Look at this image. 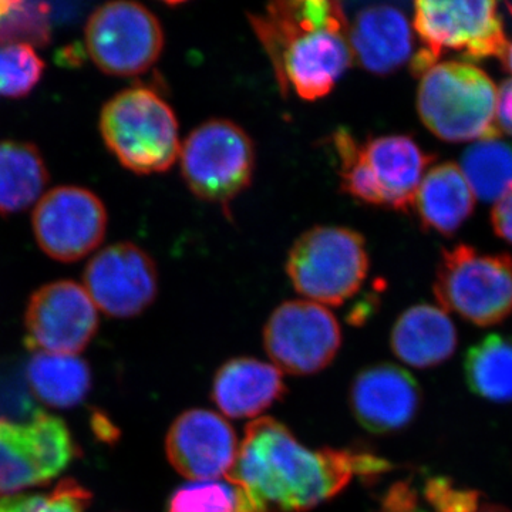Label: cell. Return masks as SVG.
Masks as SVG:
<instances>
[{
    "mask_svg": "<svg viewBox=\"0 0 512 512\" xmlns=\"http://www.w3.org/2000/svg\"><path fill=\"white\" fill-rule=\"evenodd\" d=\"M47 6L43 3L15 2L0 25L3 45H29L45 43L49 37Z\"/></svg>",
    "mask_w": 512,
    "mask_h": 512,
    "instance_id": "obj_29",
    "label": "cell"
},
{
    "mask_svg": "<svg viewBox=\"0 0 512 512\" xmlns=\"http://www.w3.org/2000/svg\"><path fill=\"white\" fill-rule=\"evenodd\" d=\"M433 291L444 312L497 325L512 313V256L480 254L466 244L444 249Z\"/></svg>",
    "mask_w": 512,
    "mask_h": 512,
    "instance_id": "obj_8",
    "label": "cell"
},
{
    "mask_svg": "<svg viewBox=\"0 0 512 512\" xmlns=\"http://www.w3.org/2000/svg\"><path fill=\"white\" fill-rule=\"evenodd\" d=\"M474 512H511V511L507 510V508L503 507V505L481 503L480 505H478L477 510Z\"/></svg>",
    "mask_w": 512,
    "mask_h": 512,
    "instance_id": "obj_33",
    "label": "cell"
},
{
    "mask_svg": "<svg viewBox=\"0 0 512 512\" xmlns=\"http://www.w3.org/2000/svg\"><path fill=\"white\" fill-rule=\"evenodd\" d=\"M356 474V454L312 451L271 417L249 423L227 480L266 508L308 512L339 494Z\"/></svg>",
    "mask_w": 512,
    "mask_h": 512,
    "instance_id": "obj_1",
    "label": "cell"
},
{
    "mask_svg": "<svg viewBox=\"0 0 512 512\" xmlns=\"http://www.w3.org/2000/svg\"><path fill=\"white\" fill-rule=\"evenodd\" d=\"M238 487L220 481H194L178 488L167 512H237Z\"/></svg>",
    "mask_w": 512,
    "mask_h": 512,
    "instance_id": "obj_28",
    "label": "cell"
},
{
    "mask_svg": "<svg viewBox=\"0 0 512 512\" xmlns=\"http://www.w3.org/2000/svg\"><path fill=\"white\" fill-rule=\"evenodd\" d=\"M45 63L29 45H0V97L28 96L42 79Z\"/></svg>",
    "mask_w": 512,
    "mask_h": 512,
    "instance_id": "obj_26",
    "label": "cell"
},
{
    "mask_svg": "<svg viewBox=\"0 0 512 512\" xmlns=\"http://www.w3.org/2000/svg\"><path fill=\"white\" fill-rule=\"evenodd\" d=\"M497 87L484 70L467 62L437 63L421 76L417 110L434 136L450 143L495 140Z\"/></svg>",
    "mask_w": 512,
    "mask_h": 512,
    "instance_id": "obj_4",
    "label": "cell"
},
{
    "mask_svg": "<svg viewBox=\"0 0 512 512\" xmlns=\"http://www.w3.org/2000/svg\"><path fill=\"white\" fill-rule=\"evenodd\" d=\"M491 222L495 234L512 244V190L495 204Z\"/></svg>",
    "mask_w": 512,
    "mask_h": 512,
    "instance_id": "obj_31",
    "label": "cell"
},
{
    "mask_svg": "<svg viewBox=\"0 0 512 512\" xmlns=\"http://www.w3.org/2000/svg\"><path fill=\"white\" fill-rule=\"evenodd\" d=\"M426 500L434 512H474L481 504L477 491L456 488L444 478H434L426 485Z\"/></svg>",
    "mask_w": 512,
    "mask_h": 512,
    "instance_id": "obj_30",
    "label": "cell"
},
{
    "mask_svg": "<svg viewBox=\"0 0 512 512\" xmlns=\"http://www.w3.org/2000/svg\"><path fill=\"white\" fill-rule=\"evenodd\" d=\"M16 0H0V25H2L3 20L6 19V16L9 15L10 10L15 6Z\"/></svg>",
    "mask_w": 512,
    "mask_h": 512,
    "instance_id": "obj_34",
    "label": "cell"
},
{
    "mask_svg": "<svg viewBox=\"0 0 512 512\" xmlns=\"http://www.w3.org/2000/svg\"><path fill=\"white\" fill-rule=\"evenodd\" d=\"M181 174L192 194L229 204L251 184L255 147L238 124L215 119L191 131L181 144Z\"/></svg>",
    "mask_w": 512,
    "mask_h": 512,
    "instance_id": "obj_9",
    "label": "cell"
},
{
    "mask_svg": "<svg viewBox=\"0 0 512 512\" xmlns=\"http://www.w3.org/2000/svg\"><path fill=\"white\" fill-rule=\"evenodd\" d=\"M104 143L127 170L165 173L180 157L174 110L153 90L131 87L107 101L100 114Z\"/></svg>",
    "mask_w": 512,
    "mask_h": 512,
    "instance_id": "obj_5",
    "label": "cell"
},
{
    "mask_svg": "<svg viewBox=\"0 0 512 512\" xmlns=\"http://www.w3.org/2000/svg\"><path fill=\"white\" fill-rule=\"evenodd\" d=\"M460 168L481 201L501 200L512 190V148L498 138L468 147L461 156Z\"/></svg>",
    "mask_w": 512,
    "mask_h": 512,
    "instance_id": "obj_25",
    "label": "cell"
},
{
    "mask_svg": "<svg viewBox=\"0 0 512 512\" xmlns=\"http://www.w3.org/2000/svg\"><path fill=\"white\" fill-rule=\"evenodd\" d=\"M369 264L366 241L359 232L315 227L296 239L286 272L293 288L308 301L340 306L362 288Z\"/></svg>",
    "mask_w": 512,
    "mask_h": 512,
    "instance_id": "obj_7",
    "label": "cell"
},
{
    "mask_svg": "<svg viewBox=\"0 0 512 512\" xmlns=\"http://www.w3.org/2000/svg\"><path fill=\"white\" fill-rule=\"evenodd\" d=\"M84 40L90 59L111 76L146 73L160 59L164 30L146 6L136 2H110L94 10L87 20Z\"/></svg>",
    "mask_w": 512,
    "mask_h": 512,
    "instance_id": "obj_10",
    "label": "cell"
},
{
    "mask_svg": "<svg viewBox=\"0 0 512 512\" xmlns=\"http://www.w3.org/2000/svg\"><path fill=\"white\" fill-rule=\"evenodd\" d=\"M342 345L338 319L311 301L282 303L269 316L264 346L275 367L293 376L315 375L328 367Z\"/></svg>",
    "mask_w": 512,
    "mask_h": 512,
    "instance_id": "obj_12",
    "label": "cell"
},
{
    "mask_svg": "<svg viewBox=\"0 0 512 512\" xmlns=\"http://www.w3.org/2000/svg\"><path fill=\"white\" fill-rule=\"evenodd\" d=\"M474 204L473 191L456 163L431 168L414 200L423 228L443 235L456 234L473 214Z\"/></svg>",
    "mask_w": 512,
    "mask_h": 512,
    "instance_id": "obj_21",
    "label": "cell"
},
{
    "mask_svg": "<svg viewBox=\"0 0 512 512\" xmlns=\"http://www.w3.org/2000/svg\"><path fill=\"white\" fill-rule=\"evenodd\" d=\"M237 434L220 414L188 410L175 419L165 439L171 466L194 481L228 477L238 457Z\"/></svg>",
    "mask_w": 512,
    "mask_h": 512,
    "instance_id": "obj_16",
    "label": "cell"
},
{
    "mask_svg": "<svg viewBox=\"0 0 512 512\" xmlns=\"http://www.w3.org/2000/svg\"><path fill=\"white\" fill-rule=\"evenodd\" d=\"M90 501V491L69 478L50 493L0 498V512H86Z\"/></svg>",
    "mask_w": 512,
    "mask_h": 512,
    "instance_id": "obj_27",
    "label": "cell"
},
{
    "mask_svg": "<svg viewBox=\"0 0 512 512\" xmlns=\"http://www.w3.org/2000/svg\"><path fill=\"white\" fill-rule=\"evenodd\" d=\"M74 456L72 434L59 417L37 412L26 423L0 420V498L49 483Z\"/></svg>",
    "mask_w": 512,
    "mask_h": 512,
    "instance_id": "obj_11",
    "label": "cell"
},
{
    "mask_svg": "<svg viewBox=\"0 0 512 512\" xmlns=\"http://www.w3.org/2000/svg\"><path fill=\"white\" fill-rule=\"evenodd\" d=\"M413 22L414 30L423 43L410 63L414 76L421 77L436 66L447 50L460 53L468 63L490 57L503 60L510 46L498 3L491 0H419L414 3Z\"/></svg>",
    "mask_w": 512,
    "mask_h": 512,
    "instance_id": "obj_6",
    "label": "cell"
},
{
    "mask_svg": "<svg viewBox=\"0 0 512 512\" xmlns=\"http://www.w3.org/2000/svg\"><path fill=\"white\" fill-rule=\"evenodd\" d=\"M497 124L500 131L512 136V79L504 82L498 92Z\"/></svg>",
    "mask_w": 512,
    "mask_h": 512,
    "instance_id": "obj_32",
    "label": "cell"
},
{
    "mask_svg": "<svg viewBox=\"0 0 512 512\" xmlns=\"http://www.w3.org/2000/svg\"><path fill=\"white\" fill-rule=\"evenodd\" d=\"M390 345L406 365L419 369L441 365L457 348L456 326L437 306H413L394 323Z\"/></svg>",
    "mask_w": 512,
    "mask_h": 512,
    "instance_id": "obj_20",
    "label": "cell"
},
{
    "mask_svg": "<svg viewBox=\"0 0 512 512\" xmlns=\"http://www.w3.org/2000/svg\"><path fill=\"white\" fill-rule=\"evenodd\" d=\"M26 375L37 399L57 409L77 406L92 389L90 367L77 356L35 353Z\"/></svg>",
    "mask_w": 512,
    "mask_h": 512,
    "instance_id": "obj_23",
    "label": "cell"
},
{
    "mask_svg": "<svg viewBox=\"0 0 512 512\" xmlns=\"http://www.w3.org/2000/svg\"><path fill=\"white\" fill-rule=\"evenodd\" d=\"M503 62L505 69L512 74V45L508 46L507 53H505Z\"/></svg>",
    "mask_w": 512,
    "mask_h": 512,
    "instance_id": "obj_35",
    "label": "cell"
},
{
    "mask_svg": "<svg viewBox=\"0 0 512 512\" xmlns=\"http://www.w3.org/2000/svg\"><path fill=\"white\" fill-rule=\"evenodd\" d=\"M286 392L281 370L251 357L229 360L212 383V400L231 419L258 416Z\"/></svg>",
    "mask_w": 512,
    "mask_h": 512,
    "instance_id": "obj_19",
    "label": "cell"
},
{
    "mask_svg": "<svg viewBox=\"0 0 512 512\" xmlns=\"http://www.w3.org/2000/svg\"><path fill=\"white\" fill-rule=\"evenodd\" d=\"M353 60L379 76L399 70L413 52V32L402 10L379 5L363 9L349 23Z\"/></svg>",
    "mask_w": 512,
    "mask_h": 512,
    "instance_id": "obj_18",
    "label": "cell"
},
{
    "mask_svg": "<svg viewBox=\"0 0 512 512\" xmlns=\"http://www.w3.org/2000/svg\"><path fill=\"white\" fill-rule=\"evenodd\" d=\"M507 8L510 9V12L512 13V3H507Z\"/></svg>",
    "mask_w": 512,
    "mask_h": 512,
    "instance_id": "obj_36",
    "label": "cell"
},
{
    "mask_svg": "<svg viewBox=\"0 0 512 512\" xmlns=\"http://www.w3.org/2000/svg\"><path fill=\"white\" fill-rule=\"evenodd\" d=\"M251 25L282 89L303 100L328 96L352 66L349 22L338 2L272 3L264 15L251 16Z\"/></svg>",
    "mask_w": 512,
    "mask_h": 512,
    "instance_id": "obj_2",
    "label": "cell"
},
{
    "mask_svg": "<svg viewBox=\"0 0 512 512\" xmlns=\"http://www.w3.org/2000/svg\"><path fill=\"white\" fill-rule=\"evenodd\" d=\"M83 288L96 308L107 316L134 318L156 301L157 266L137 245H110L90 259L84 269Z\"/></svg>",
    "mask_w": 512,
    "mask_h": 512,
    "instance_id": "obj_15",
    "label": "cell"
},
{
    "mask_svg": "<svg viewBox=\"0 0 512 512\" xmlns=\"http://www.w3.org/2000/svg\"><path fill=\"white\" fill-rule=\"evenodd\" d=\"M468 389L495 403L512 402V338L490 335L468 350L464 360Z\"/></svg>",
    "mask_w": 512,
    "mask_h": 512,
    "instance_id": "obj_24",
    "label": "cell"
},
{
    "mask_svg": "<svg viewBox=\"0 0 512 512\" xmlns=\"http://www.w3.org/2000/svg\"><path fill=\"white\" fill-rule=\"evenodd\" d=\"M25 326L26 345L33 352L77 356L96 335L99 313L83 285L53 282L33 293Z\"/></svg>",
    "mask_w": 512,
    "mask_h": 512,
    "instance_id": "obj_14",
    "label": "cell"
},
{
    "mask_svg": "<svg viewBox=\"0 0 512 512\" xmlns=\"http://www.w3.org/2000/svg\"><path fill=\"white\" fill-rule=\"evenodd\" d=\"M419 383L403 367L382 363L366 367L350 389L357 423L372 434H392L409 426L420 409Z\"/></svg>",
    "mask_w": 512,
    "mask_h": 512,
    "instance_id": "obj_17",
    "label": "cell"
},
{
    "mask_svg": "<svg viewBox=\"0 0 512 512\" xmlns=\"http://www.w3.org/2000/svg\"><path fill=\"white\" fill-rule=\"evenodd\" d=\"M37 244L50 258L76 262L100 247L107 231V211L94 192L64 187L47 191L33 211Z\"/></svg>",
    "mask_w": 512,
    "mask_h": 512,
    "instance_id": "obj_13",
    "label": "cell"
},
{
    "mask_svg": "<svg viewBox=\"0 0 512 512\" xmlns=\"http://www.w3.org/2000/svg\"><path fill=\"white\" fill-rule=\"evenodd\" d=\"M340 160V183L346 194L375 207L407 212L434 157L407 136L370 138L356 143L340 128L333 136Z\"/></svg>",
    "mask_w": 512,
    "mask_h": 512,
    "instance_id": "obj_3",
    "label": "cell"
},
{
    "mask_svg": "<svg viewBox=\"0 0 512 512\" xmlns=\"http://www.w3.org/2000/svg\"><path fill=\"white\" fill-rule=\"evenodd\" d=\"M49 183L42 154L32 144L0 143V214H15L37 204Z\"/></svg>",
    "mask_w": 512,
    "mask_h": 512,
    "instance_id": "obj_22",
    "label": "cell"
}]
</instances>
